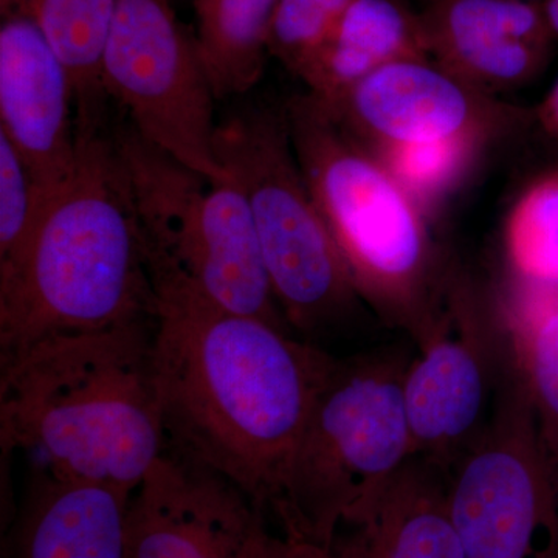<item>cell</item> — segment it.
I'll return each mask as SVG.
<instances>
[{"instance_id": "cell-18", "label": "cell", "mask_w": 558, "mask_h": 558, "mask_svg": "<svg viewBox=\"0 0 558 558\" xmlns=\"http://www.w3.org/2000/svg\"><path fill=\"white\" fill-rule=\"evenodd\" d=\"M499 312L539 440L558 478V286L512 279Z\"/></svg>"}, {"instance_id": "cell-6", "label": "cell", "mask_w": 558, "mask_h": 558, "mask_svg": "<svg viewBox=\"0 0 558 558\" xmlns=\"http://www.w3.org/2000/svg\"><path fill=\"white\" fill-rule=\"evenodd\" d=\"M145 238L146 255L170 266L223 310L289 330L236 180L180 163L132 124L113 132Z\"/></svg>"}, {"instance_id": "cell-4", "label": "cell", "mask_w": 558, "mask_h": 558, "mask_svg": "<svg viewBox=\"0 0 558 558\" xmlns=\"http://www.w3.org/2000/svg\"><path fill=\"white\" fill-rule=\"evenodd\" d=\"M284 112L301 172L359 299L417 341L444 293L421 207L312 95L293 98Z\"/></svg>"}, {"instance_id": "cell-28", "label": "cell", "mask_w": 558, "mask_h": 558, "mask_svg": "<svg viewBox=\"0 0 558 558\" xmlns=\"http://www.w3.org/2000/svg\"><path fill=\"white\" fill-rule=\"evenodd\" d=\"M526 2L542 3L543 0H526Z\"/></svg>"}, {"instance_id": "cell-24", "label": "cell", "mask_w": 558, "mask_h": 558, "mask_svg": "<svg viewBox=\"0 0 558 558\" xmlns=\"http://www.w3.org/2000/svg\"><path fill=\"white\" fill-rule=\"evenodd\" d=\"M43 207L31 168L0 132V266L10 263L24 247Z\"/></svg>"}, {"instance_id": "cell-14", "label": "cell", "mask_w": 558, "mask_h": 558, "mask_svg": "<svg viewBox=\"0 0 558 558\" xmlns=\"http://www.w3.org/2000/svg\"><path fill=\"white\" fill-rule=\"evenodd\" d=\"M421 20L429 58L484 94L534 80L556 40L526 0H428Z\"/></svg>"}, {"instance_id": "cell-9", "label": "cell", "mask_w": 558, "mask_h": 558, "mask_svg": "<svg viewBox=\"0 0 558 558\" xmlns=\"http://www.w3.org/2000/svg\"><path fill=\"white\" fill-rule=\"evenodd\" d=\"M101 81L143 138L207 178H230L216 154L218 98L170 0H117Z\"/></svg>"}, {"instance_id": "cell-26", "label": "cell", "mask_w": 558, "mask_h": 558, "mask_svg": "<svg viewBox=\"0 0 558 558\" xmlns=\"http://www.w3.org/2000/svg\"><path fill=\"white\" fill-rule=\"evenodd\" d=\"M538 116L543 128L558 138V81L539 106Z\"/></svg>"}, {"instance_id": "cell-2", "label": "cell", "mask_w": 558, "mask_h": 558, "mask_svg": "<svg viewBox=\"0 0 558 558\" xmlns=\"http://www.w3.org/2000/svg\"><path fill=\"white\" fill-rule=\"evenodd\" d=\"M0 435L47 478L134 494L168 444L153 319L61 333L0 360Z\"/></svg>"}, {"instance_id": "cell-20", "label": "cell", "mask_w": 558, "mask_h": 558, "mask_svg": "<svg viewBox=\"0 0 558 558\" xmlns=\"http://www.w3.org/2000/svg\"><path fill=\"white\" fill-rule=\"evenodd\" d=\"M31 16L64 62L75 87L76 121L106 120L101 61L117 0H11Z\"/></svg>"}, {"instance_id": "cell-25", "label": "cell", "mask_w": 558, "mask_h": 558, "mask_svg": "<svg viewBox=\"0 0 558 558\" xmlns=\"http://www.w3.org/2000/svg\"><path fill=\"white\" fill-rule=\"evenodd\" d=\"M244 558H352L344 546H323L295 535L274 534L260 520L250 535Z\"/></svg>"}, {"instance_id": "cell-7", "label": "cell", "mask_w": 558, "mask_h": 558, "mask_svg": "<svg viewBox=\"0 0 558 558\" xmlns=\"http://www.w3.org/2000/svg\"><path fill=\"white\" fill-rule=\"evenodd\" d=\"M216 154L247 197L290 329L315 332L343 318L359 295L301 172L284 109H245L222 121Z\"/></svg>"}, {"instance_id": "cell-3", "label": "cell", "mask_w": 558, "mask_h": 558, "mask_svg": "<svg viewBox=\"0 0 558 558\" xmlns=\"http://www.w3.org/2000/svg\"><path fill=\"white\" fill-rule=\"evenodd\" d=\"M156 293L126 171L105 121L76 123V165L0 266V360L61 333L153 319Z\"/></svg>"}, {"instance_id": "cell-8", "label": "cell", "mask_w": 558, "mask_h": 558, "mask_svg": "<svg viewBox=\"0 0 558 558\" xmlns=\"http://www.w3.org/2000/svg\"><path fill=\"white\" fill-rule=\"evenodd\" d=\"M447 502L469 558H558V478L515 365L447 472Z\"/></svg>"}, {"instance_id": "cell-23", "label": "cell", "mask_w": 558, "mask_h": 558, "mask_svg": "<svg viewBox=\"0 0 558 558\" xmlns=\"http://www.w3.org/2000/svg\"><path fill=\"white\" fill-rule=\"evenodd\" d=\"M354 0H279L269 53L300 76Z\"/></svg>"}, {"instance_id": "cell-21", "label": "cell", "mask_w": 558, "mask_h": 558, "mask_svg": "<svg viewBox=\"0 0 558 558\" xmlns=\"http://www.w3.org/2000/svg\"><path fill=\"white\" fill-rule=\"evenodd\" d=\"M505 248L512 279L558 286V171L521 194L506 223Z\"/></svg>"}, {"instance_id": "cell-16", "label": "cell", "mask_w": 558, "mask_h": 558, "mask_svg": "<svg viewBox=\"0 0 558 558\" xmlns=\"http://www.w3.org/2000/svg\"><path fill=\"white\" fill-rule=\"evenodd\" d=\"M405 60H432L421 14L399 0H354L300 78L332 108L371 73Z\"/></svg>"}, {"instance_id": "cell-17", "label": "cell", "mask_w": 558, "mask_h": 558, "mask_svg": "<svg viewBox=\"0 0 558 558\" xmlns=\"http://www.w3.org/2000/svg\"><path fill=\"white\" fill-rule=\"evenodd\" d=\"M131 497L101 484L44 476L22 519L11 558H124Z\"/></svg>"}, {"instance_id": "cell-5", "label": "cell", "mask_w": 558, "mask_h": 558, "mask_svg": "<svg viewBox=\"0 0 558 558\" xmlns=\"http://www.w3.org/2000/svg\"><path fill=\"white\" fill-rule=\"evenodd\" d=\"M410 359L384 349L337 360L271 508L282 532L336 546L416 457L403 398Z\"/></svg>"}, {"instance_id": "cell-15", "label": "cell", "mask_w": 558, "mask_h": 558, "mask_svg": "<svg viewBox=\"0 0 558 558\" xmlns=\"http://www.w3.org/2000/svg\"><path fill=\"white\" fill-rule=\"evenodd\" d=\"M344 543L352 558H469L447 502V470L414 457Z\"/></svg>"}, {"instance_id": "cell-13", "label": "cell", "mask_w": 558, "mask_h": 558, "mask_svg": "<svg viewBox=\"0 0 558 558\" xmlns=\"http://www.w3.org/2000/svg\"><path fill=\"white\" fill-rule=\"evenodd\" d=\"M0 7V132L20 150L46 204L75 170V87L35 21L11 0Z\"/></svg>"}, {"instance_id": "cell-11", "label": "cell", "mask_w": 558, "mask_h": 558, "mask_svg": "<svg viewBox=\"0 0 558 558\" xmlns=\"http://www.w3.org/2000/svg\"><path fill=\"white\" fill-rule=\"evenodd\" d=\"M325 108L366 149L487 140L517 121L515 112L495 105L484 92L433 60L385 65L360 81L336 106Z\"/></svg>"}, {"instance_id": "cell-1", "label": "cell", "mask_w": 558, "mask_h": 558, "mask_svg": "<svg viewBox=\"0 0 558 558\" xmlns=\"http://www.w3.org/2000/svg\"><path fill=\"white\" fill-rule=\"evenodd\" d=\"M153 369L175 453L274 508L319 389L337 360L264 319L209 301L149 258Z\"/></svg>"}, {"instance_id": "cell-22", "label": "cell", "mask_w": 558, "mask_h": 558, "mask_svg": "<svg viewBox=\"0 0 558 558\" xmlns=\"http://www.w3.org/2000/svg\"><path fill=\"white\" fill-rule=\"evenodd\" d=\"M484 142L450 138L368 150L421 207L438 199L458 182Z\"/></svg>"}, {"instance_id": "cell-27", "label": "cell", "mask_w": 558, "mask_h": 558, "mask_svg": "<svg viewBox=\"0 0 558 558\" xmlns=\"http://www.w3.org/2000/svg\"><path fill=\"white\" fill-rule=\"evenodd\" d=\"M542 7L554 39H558V0H543Z\"/></svg>"}, {"instance_id": "cell-12", "label": "cell", "mask_w": 558, "mask_h": 558, "mask_svg": "<svg viewBox=\"0 0 558 558\" xmlns=\"http://www.w3.org/2000/svg\"><path fill=\"white\" fill-rule=\"evenodd\" d=\"M263 519L240 488L167 451L128 505L124 558H244Z\"/></svg>"}, {"instance_id": "cell-19", "label": "cell", "mask_w": 558, "mask_h": 558, "mask_svg": "<svg viewBox=\"0 0 558 558\" xmlns=\"http://www.w3.org/2000/svg\"><path fill=\"white\" fill-rule=\"evenodd\" d=\"M279 0H194L201 60L218 100L245 94L266 68Z\"/></svg>"}, {"instance_id": "cell-10", "label": "cell", "mask_w": 558, "mask_h": 558, "mask_svg": "<svg viewBox=\"0 0 558 558\" xmlns=\"http://www.w3.org/2000/svg\"><path fill=\"white\" fill-rule=\"evenodd\" d=\"M442 299L416 341L403 398L416 457L449 472L486 427L513 360L501 312H488L464 286Z\"/></svg>"}]
</instances>
